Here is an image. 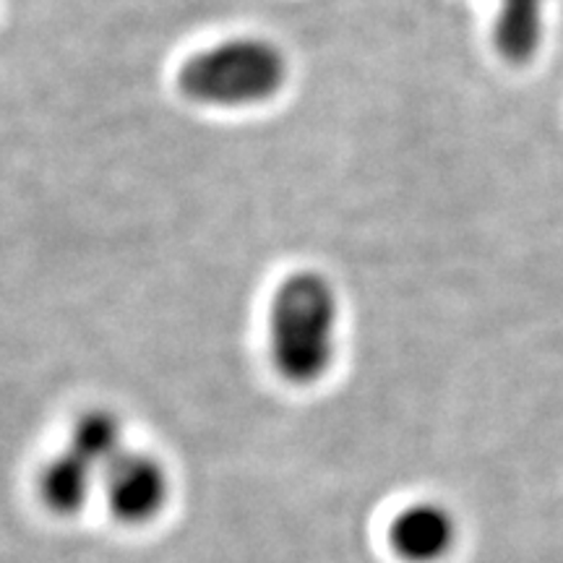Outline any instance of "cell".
<instances>
[{
	"instance_id": "6",
	"label": "cell",
	"mask_w": 563,
	"mask_h": 563,
	"mask_svg": "<svg viewBox=\"0 0 563 563\" xmlns=\"http://www.w3.org/2000/svg\"><path fill=\"white\" fill-rule=\"evenodd\" d=\"M102 477L91 467L89 462H84L79 454H74L70 449L53 456L51 462L42 467L40 473V498L58 517H76L87 509L91 496H95L97 485Z\"/></svg>"
},
{
	"instance_id": "7",
	"label": "cell",
	"mask_w": 563,
	"mask_h": 563,
	"mask_svg": "<svg viewBox=\"0 0 563 563\" xmlns=\"http://www.w3.org/2000/svg\"><path fill=\"white\" fill-rule=\"evenodd\" d=\"M68 449L79 454L84 462H89L97 473L104 475V470L125 452L121 420L104 410L84 412L70 428Z\"/></svg>"
},
{
	"instance_id": "5",
	"label": "cell",
	"mask_w": 563,
	"mask_h": 563,
	"mask_svg": "<svg viewBox=\"0 0 563 563\" xmlns=\"http://www.w3.org/2000/svg\"><path fill=\"white\" fill-rule=\"evenodd\" d=\"M548 32V0H498L493 45L509 63L538 55Z\"/></svg>"
},
{
	"instance_id": "2",
	"label": "cell",
	"mask_w": 563,
	"mask_h": 563,
	"mask_svg": "<svg viewBox=\"0 0 563 563\" xmlns=\"http://www.w3.org/2000/svg\"><path fill=\"white\" fill-rule=\"evenodd\" d=\"M287 79V60L274 42L235 37L207 47L183 63L178 89L191 102L245 108L269 100Z\"/></svg>"
},
{
	"instance_id": "1",
	"label": "cell",
	"mask_w": 563,
	"mask_h": 563,
	"mask_svg": "<svg viewBox=\"0 0 563 563\" xmlns=\"http://www.w3.org/2000/svg\"><path fill=\"white\" fill-rule=\"evenodd\" d=\"M340 300L323 274H290L269 308V355L290 384H313L327 373L336 350Z\"/></svg>"
},
{
	"instance_id": "4",
	"label": "cell",
	"mask_w": 563,
	"mask_h": 563,
	"mask_svg": "<svg viewBox=\"0 0 563 563\" xmlns=\"http://www.w3.org/2000/svg\"><path fill=\"white\" fill-rule=\"evenodd\" d=\"M460 525L439 501L405 506L389 525V545L405 563H439L454 551Z\"/></svg>"
},
{
	"instance_id": "3",
	"label": "cell",
	"mask_w": 563,
	"mask_h": 563,
	"mask_svg": "<svg viewBox=\"0 0 563 563\" xmlns=\"http://www.w3.org/2000/svg\"><path fill=\"white\" fill-rule=\"evenodd\" d=\"M104 501L121 525H150L165 511L170 498V477L162 462L144 452H125L104 470Z\"/></svg>"
}]
</instances>
